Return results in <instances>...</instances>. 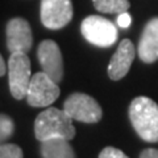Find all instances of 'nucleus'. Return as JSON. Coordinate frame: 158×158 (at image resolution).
I'll return each mask as SVG.
<instances>
[{
    "label": "nucleus",
    "mask_w": 158,
    "mask_h": 158,
    "mask_svg": "<svg viewBox=\"0 0 158 158\" xmlns=\"http://www.w3.org/2000/svg\"><path fill=\"white\" fill-rule=\"evenodd\" d=\"M99 158H129V157L120 149H116L113 146H107L100 152Z\"/></svg>",
    "instance_id": "16"
},
{
    "label": "nucleus",
    "mask_w": 158,
    "mask_h": 158,
    "mask_svg": "<svg viewBox=\"0 0 158 158\" xmlns=\"http://www.w3.org/2000/svg\"><path fill=\"white\" fill-rule=\"evenodd\" d=\"M37 58L42 67L54 82L59 83L63 79V58L61 49L53 40H45L38 45Z\"/></svg>",
    "instance_id": "8"
},
{
    "label": "nucleus",
    "mask_w": 158,
    "mask_h": 158,
    "mask_svg": "<svg viewBox=\"0 0 158 158\" xmlns=\"http://www.w3.org/2000/svg\"><path fill=\"white\" fill-rule=\"evenodd\" d=\"M135 46L131 40L124 38L120 42V45L116 49L115 54L112 56L110 65H108V77L112 81H120L124 78L133 63L135 59Z\"/></svg>",
    "instance_id": "10"
},
{
    "label": "nucleus",
    "mask_w": 158,
    "mask_h": 158,
    "mask_svg": "<svg viewBox=\"0 0 158 158\" xmlns=\"http://www.w3.org/2000/svg\"><path fill=\"white\" fill-rule=\"evenodd\" d=\"M140 158H158V149H153V148H148V149L142 150Z\"/></svg>",
    "instance_id": "18"
},
{
    "label": "nucleus",
    "mask_w": 158,
    "mask_h": 158,
    "mask_svg": "<svg viewBox=\"0 0 158 158\" xmlns=\"http://www.w3.org/2000/svg\"><path fill=\"white\" fill-rule=\"evenodd\" d=\"M59 94L61 90L58 83L54 82L46 73L40 71L31 79L27 92V102L29 106L36 108L49 107L58 99Z\"/></svg>",
    "instance_id": "6"
},
{
    "label": "nucleus",
    "mask_w": 158,
    "mask_h": 158,
    "mask_svg": "<svg viewBox=\"0 0 158 158\" xmlns=\"http://www.w3.org/2000/svg\"><path fill=\"white\" fill-rule=\"evenodd\" d=\"M81 32L90 44L99 48H110L117 41V28L102 16H88L81 24Z\"/></svg>",
    "instance_id": "4"
},
{
    "label": "nucleus",
    "mask_w": 158,
    "mask_h": 158,
    "mask_svg": "<svg viewBox=\"0 0 158 158\" xmlns=\"http://www.w3.org/2000/svg\"><path fill=\"white\" fill-rule=\"evenodd\" d=\"M116 23H117V25L120 27V28L127 29V28H129V25H131L132 17H131V15L128 13V11H125V12H123V13H118Z\"/></svg>",
    "instance_id": "17"
},
{
    "label": "nucleus",
    "mask_w": 158,
    "mask_h": 158,
    "mask_svg": "<svg viewBox=\"0 0 158 158\" xmlns=\"http://www.w3.org/2000/svg\"><path fill=\"white\" fill-rule=\"evenodd\" d=\"M15 132V123L9 116L0 113V142L7 141Z\"/></svg>",
    "instance_id": "14"
},
{
    "label": "nucleus",
    "mask_w": 158,
    "mask_h": 158,
    "mask_svg": "<svg viewBox=\"0 0 158 158\" xmlns=\"http://www.w3.org/2000/svg\"><path fill=\"white\" fill-rule=\"evenodd\" d=\"M129 120L140 138L158 142V104L146 96H137L129 106Z\"/></svg>",
    "instance_id": "2"
},
{
    "label": "nucleus",
    "mask_w": 158,
    "mask_h": 158,
    "mask_svg": "<svg viewBox=\"0 0 158 158\" xmlns=\"http://www.w3.org/2000/svg\"><path fill=\"white\" fill-rule=\"evenodd\" d=\"M63 110L73 120L94 124L100 121L103 111L92 96L82 92H74L63 103Z\"/></svg>",
    "instance_id": "5"
},
{
    "label": "nucleus",
    "mask_w": 158,
    "mask_h": 158,
    "mask_svg": "<svg viewBox=\"0 0 158 158\" xmlns=\"http://www.w3.org/2000/svg\"><path fill=\"white\" fill-rule=\"evenodd\" d=\"M138 57L142 62L153 63L158 61V17H153L146 23L138 41Z\"/></svg>",
    "instance_id": "11"
},
{
    "label": "nucleus",
    "mask_w": 158,
    "mask_h": 158,
    "mask_svg": "<svg viewBox=\"0 0 158 158\" xmlns=\"http://www.w3.org/2000/svg\"><path fill=\"white\" fill-rule=\"evenodd\" d=\"M7 48L11 53H28L33 45V34L29 23L23 17L11 19L6 28Z\"/></svg>",
    "instance_id": "9"
},
{
    "label": "nucleus",
    "mask_w": 158,
    "mask_h": 158,
    "mask_svg": "<svg viewBox=\"0 0 158 158\" xmlns=\"http://www.w3.org/2000/svg\"><path fill=\"white\" fill-rule=\"evenodd\" d=\"M75 132L73 118L65 110L49 107L40 113L34 121V136L40 142L50 138H65L70 141L75 137Z\"/></svg>",
    "instance_id": "1"
},
{
    "label": "nucleus",
    "mask_w": 158,
    "mask_h": 158,
    "mask_svg": "<svg viewBox=\"0 0 158 158\" xmlns=\"http://www.w3.org/2000/svg\"><path fill=\"white\" fill-rule=\"evenodd\" d=\"M24 153L21 148L15 144H2L0 145V158H23Z\"/></svg>",
    "instance_id": "15"
},
{
    "label": "nucleus",
    "mask_w": 158,
    "mask_h": 158,
    "mask_svg": "<svg viewBox=\"0 0 158 158\" xmlns=\"http://www.w3.org/2000/svg\"><path fill=\"white\" fill-rule=\"evenodd\" d=\"M31 79V59L27 53H11L8 59V81L9 90L15 99L21 100L27 98Z\"/></svg>",
    "instance_id": "3"
},
{
    "label": "nucleus",
    "mask_w": 158,
    "mask_h": 158,
    "mask_svg": "<svg viewBox=\"0 0 158 158\" xmlns=\"http://www.w3.org/2000/svg\"><path fill=\"white\" fill-rule=\"evenodd\" d=\"M41 23L48 29H62L73 19L71 0H41Z\"/></svg>",
    "instance_id": "7"
},
{
    "label": "nucleus",
    "mask_w": 158,
    "mask_h": 158,
    "mask_svg": "<svg viewBox=\"0 0 158 158\" xmlns=\"http://www.w3.org/2000/svg\"><path fill=\"white\" fill-rule=\"evenodd\" d=\"M94 7L100 13H123L129 9V0H92Z\"/></svg>",
    "instance_id": "13"
},
{
    "label": "nucleus",
    "mask_w": 158,
    "mask_h": 158,
    "mask_svg": "<svg viewBox=\"0 0 158 158\" xmlns=\"http://www.w3.org/2000/svg\"><path fill=\"white\" fill-rule=\"evenodd\" d=\"M6 62H4V59L2 57V54H0V77H3L4 74H6Z\"/></svg>",
    "instance_id": "19"
},
{
    "label": "nucleus",
    "mask_w": 158,
    "mask_h": 158,
    "mask_svg": "<svg viewBox=\"0 0 158 158\" xmlns=\"http://www.w3.org/2000/svg\"><path fill=\"white\" fill-rule=\"evenodd\" d=\"M42 158H75L73 146L65 138H50L41 141Z\"/></svg>",
    "instance_id": "12"
}]
</instances>
